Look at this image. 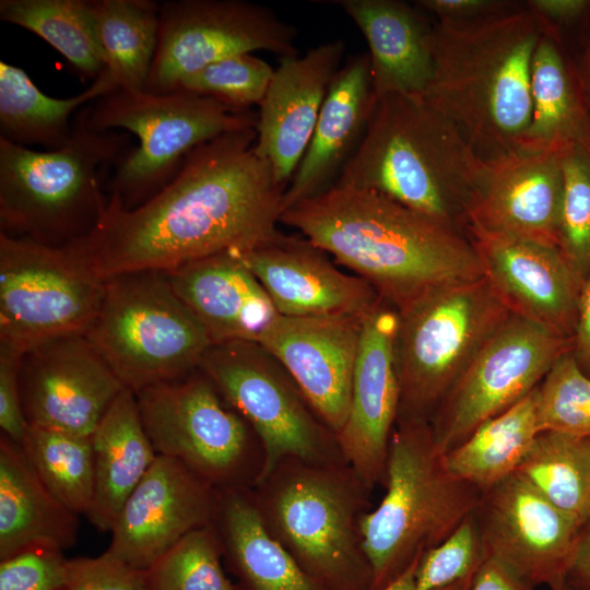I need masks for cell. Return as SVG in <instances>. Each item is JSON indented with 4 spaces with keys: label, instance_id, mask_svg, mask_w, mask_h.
<instances>
[{
    "label": "cell",
    "instance_id": "obj_1",
    "mask_svg": "<svg viewBox=\"0 0 590 590\" xmlns=\"http://www.w3.org/2000/svg\"><path fill=\"white\" fill-rule=\"evenodd\" d=\"M256 127L196 148L175 178L134 209L108 200L96 228L73 248L101 280L167 272L279 233L285 187L255 151Z\"/></svg>",
    "mask_w": 590,
    "mask_h": 590
},
{
    "label": "cell",
    "instance_id": "obj_2",
    "mask_svg": "<svg viewBox=\"0 0 590 590\" xmlns=\"http://www.w3.org/2000/svg\"><path fill=\"white\" fill-rule=\"evenodd\" d=\"M280 222L365 280L396 310L434 288L483 278L472 241L460 229L370 190L334 185L284 210Z\"/></svg>",
    "mask_w": 590,
    "mask_h": 590
},
{
    "label": "cell",
    "instance_id": "obj_3",
    "mask_svg": "<svg viewBox=\"0 0 590 590\" xmlns=\"http://www.w3.org/2000/svg\"><path fill=\"white\" fill-rule=\"evenodd\" d=\"M542 22L526 4L434 23V73L422 96L486 164L519 151L531 117V64Z\"/></svg>",
    "mask_w": 590,
    "mask_h": 590
},
{
    "label": "cell",
    "instance_id": "obj_4",
    "mask_svg": "<svg viewBox=\"0 0 590 590\" xmlns=\"http://www.w3.org/2000/svg\"><path fill=\"white\" fill-rule=\"evenodd\" d=\"M486 174L487 164L422 96L387 94L376 97L334 185L377 192L460 229Z\"/></svg>",
    "mask_w": 590,
    "mask_h": 590
},
{
    "label": "cell",
    "instance_id": "obj_5",
    "mask_svg": "<svg viewBox=\"0 0 590 590\" xmlns=\"http://www.w3.org/2000/svg\"><path fill=\"white\" fill-rule=\"evenodd\" d=\"M253 495L270 534L326 590H370L361 520L370 489L346 463L281 461Z\"/></svg>",
    "mask_w": 590,
    "mask_h": 590
},
{
    "label": "cell",
    "instance_id": "obj_6",
    "mask_svg": "<svg viewBox=\"0 0 590 590\" xmlns=\"http://www.w3.org/2000/svg\"><path fill=\"white\" fill-rule=\"evenodd\" d=\"M386 493L361 520L370 590L402 575L445 541L477 507L482 492L453 474L429 421H398L386 467Z\"/></svg>",
    "mask_w": 590,
    "mask_h": 590
},
{
    "label": "cell",
    "instance_id": "obj_7",
    "mask_svg": "<svg viewBox=\"0 0 590 590\" xmlns=\"http://www.w3.org/2000/svg\"><path fill=\"white\" fill-rule=\"evenodd\" d=\"M130 148L128 134L90 128L83 108L59 149L34 150L0 138V233L55 247L87 237L108 204L98 172Z\"/></svg>",
    "mask_w": 590,
    "mask_h": 590
},
{
    "label": "cell",
    "instance_id": "obj_8",
    "mask_svg": "<svg viewBox=\"0 0 590 590\" xmlns=\"http://www.w3.org/2000/svg\"><path fill=\"white\" fill-rule=\"evenodd\" d=\"M83 111L90 128L125 129L139 140L116 163L109 182V199L127 210L143 204L169 184L202 143L257 123L253 110H234L185 90L154 95L117 88L84 106Z\"/></svg>",
    "mask_w": 590,
    "mask_h": 590
},
{
    "label": "cell",
    "instance_id": "obj_9",
    "mask_svg": "<svg viewBox=\"0 0 590 590\" xmlns=\"http://www.w3.org/2000/svg\"><path fill=\"white\" fill-rule=\"evenodd\" d=\"M84 335L134 393L199 369L212 345L201 322L158 271L106 280L101 308Z\"/></svg>",
    "mask_w": 590,
    "mask_h": 590
},
{
    "label": "cell",
    "instance_id": "obj_10",
    "mask_svg": "<svg viewBox=\"0 0 590 590\" xmlns=\"http://www.w3.org/2000/svg\"><path fill=\"white\" fill-rule=\"evenodd\" d=\"M398 312V421H430L458 378L510 312L488 282L434 288Z\"/></svg>",
    "mask_w": 590,
    "mask_h": 590
},
{
    "label": "cell",
    "instance_id": "obj_11",
    "mask_svg": "<svg viewBox=\"0 0 590 590\" xmlns=\"http://www.w3.org/2000/svg\"><path fill=\"white\" fill-rule=\"evenodd\" d=\"M135 397L157 455L180 461L216 491L257 485L263 467L260 440L200 369Z\"/></svg>",
    "mask_w": 590,
    "mask_h": 590
},
{
    "label": "cell",
    "instance_id": "obj_12",
    "mask_svg": "<svg viewBox=\"0 0 590 590\" xmlns=\"http://www.w3.org/2000/svg\"><path fill=\"white\" fill-rule=\"evenodd\" d=\"M199 369L260 440L263 467L258 483L287 458L345 463L335 433L283 365L258 342L211 345Z\"/></svg>",
    "mask_w": 590,
    "mask_h": 590
},
{
    "label": "cell",
    "instance_id": "obj_13",
    "mask_svg": "<svg viewBox=\"0 0 590 590\" xmlns=\"http://www.w3.org/2000/svg\"><path fill=\"white\" fill-rule=\"evenodd\" d=\"M105 281L72 245L55 247L0 233V344L26 353L49 340L84 335Z\"/></svg>",
    "mask_w": 590,
    "mask_h": 590
},
{
    "label": "cell",
    "instance_id": "obj_14",
    "mask_svg": "<svg viewBox=\"0 0 590 590\" xmlns=\"http://www.w3.org/2000/svg\"><path fill=\"white\" fill-rule=\"evenodd\" d=\"M569 351L571 338L510 314L432 415L440 451L446 455L481 424L522 400Z\"/></svg>",
    "mask_w": 590,
    "mask_h": 590
},
{
    "label": "cell",
    "instance_id": "obj_15",
    "mask_svg": "<svg viewBox=\"0 0 590 590\" xmlns=\"http://www.w3.org/2000/svg\"><path fill=\"white\" fill-rule=\"evenodd\" d=\"M296 30L268 7L243 0L160 3V33L144 92L164 95L220 59L264 50L297 55Z\"/></svg>",
    "mask_w": 590,
    "mask_h": 590
},
{
    "label": "cell",
    "instance_id": "obj_16",
    "mask_svg": "<svg viewBox=\"0 0 590 590\" xmlns=\"http://www.w3.org/2000/svg\"><path fill=\"white\" fill-rule=\"evenodd\" d=\"M474 517L487 557L538 590L566 582L585 526L523 476L515 472L484 492Z\"/></svg>",
    "mask_w": 590,
    "mask_h": 590
},
{
    "label": "cell",
    "instance_id": "obj_17",
    "mask_svg": "<svg viewBox=\"0 0 590 590\" xmlns=\"http://www.w3.org/2000/svg\"><path fill=\"white\" fill-rule=\"evenodd\" d=\"M123 389L85 335L56 338L24 354L21 397L31 425L91 437Z\"/></svg>",
    "mask_w": 590,
    "mask_h": 590
},
{
    "label": "cell",
    "instance_id": "obj_18",
    "mask_svg": "<svg viewBox=\"0 0 590 590\" xmlns=\"http://www.w3.org/2000/svg\"><path fill=\"white\" fill-rule=\"evenodd\" d=\"M397 310L385 302L363 320L347 418L337 434L345 463L373 491L385 483L400 401L394 361Z\"/></svg>",
    "mask_w": 590,
    "mask_h": 590
},
{
    "label": "cell",
    "instance_id": "obj_19",
    "mask_svg": "<svg viewBox=\"0 0 590 590\" xmlns=\"http://www.w3.org/2000/svg\"><path fill=\"white\" fill-rule=\"evenodd\" d=\"M216 492L180 461L157 455L123 504L105 552L148 570L186 534L211 523Z\"/></svg>",
    "mask_w": 590,
    "mask_h": 590
},
{
    "label": "cell",
    "instance_id": "obj_20",
    "mask_svg": "<svg viewBox=\"0 0 590 590\" xmlns=\"http://www.w3.org/2000/svg\"><path fill=\"white\" fill-rule=\"evenodd\" d=\"M483 278L511 315L571 338L583 281L559 249L468 228Z\"/></svg>",
    "mask_w": 590,
    "mask_h": 590
},
{
    "label": "cell",
    "instance_id": "obj_21",
    "mask_svg": "<svg viewBox=\"0 0 590 590\" xmlns=\"http://www.w3.org/2000/svg\"><path fill=\"white\" fill-rule=\"evenodd\" d=\"M364 318L278 314L257 341L283 365L335 435L350 410Z\"/></svg>",
    "mask_w": 590,
    "mask_h": 590
},
{
    "label": "cell",
    "instance_id": "obj_22",
    "mask_svg": "<svg viewBox=\"0 0 590 590\" xmlns=\"http://www.w3.org/2000/svg\"><path fill=\"white\" fill-rule=\"evenodd\" d=\"M237 253L282 316L364 317L384 302L365 280L341 271L304 236L279 232Z\"/></svg>",
    "mask_w": 590,
    "mask_h": 590
},
{
    "label": "cell",
    "instance_id": "obj_23",
    "mask_svg": "<svg viewBox=\"0 0 590 590\" xmlns=\"http://www.w3.org/2000/svg\"><path fill=\"white\" fill-rule=\"evenodd\" d=\"M344 51V42L337 39L303 56L282 57L259 105L255 151L285 188L308 148Z\"/></svg>",
    "mask_w": 590,
    "mask_h": 590
},
{
    "label": "cell",
    "instance_id": "obj_24",
    "mask_svg": "<svg viewBox=\"0 0 590 590\" xmlns=\"http://www.w3.org/2000/svg\"><path fill=\"white\" fill-rule=\"evenodd\" d=\"M562 199L560 153L517 151L487 164L467 227L557 247Z\"/></svg>",
    "mask_w": 590,
    "mask_h": 590
},
{
    "label": "cell",
    "instance_id": "obj_25",
    "mask_svg": "<svg viewBox=\"0 0 590 590\" xmlns=\"http://www.w3.org/2000/svg\"><path fill=\"white\" fill-rule=\"evenodd\" d=\"M375 103L368 54L350 57L329 86L308 148L285 189L283 211L335 184L365 134Z\"/></svg>",
    "mask_w": 590,
    "mask_h": 590
},
{
    "label": "cell",
    "instance_id": "obj_26",
    "mask_svg": "<svg viewBox=\"0 0 590 590\" xmlns=\"http://www.w3.org/2000/svg\"><path fill=\"white\" fill-rule=\"evenodd\" d=\"M206 331L212 345L257 342L278 315L263 286L235 251L164 272Z\"/></svg>",
    "mask_w": 590,
    "mask_h": 590
},
{
    "label": "cell",
    "instance_id": "obj_27",
    "mask_svg": "<svg viewBox=\"0 0 590 590\" xmlns=\"http://www.w3.org/2000/svg\"><path fill=\"white\" fill-rule=\"evenodd\" d=\"M368 45L376 97L423 96L434 73V24L397 0H335Z\"/></svg>",
    "mask_w": 590,
    "mask_h": 590
},
{
    "label": "cell",
    "instance_id": "obj_28",
    "mask_svg": "<svg viewBox=\"0 0 590 590\" xmlns=\"http://www.w3.org/2000/svg\"><path fill=\"white\" fill-rule=\"evenodd\" d=\"M211 524L237 590H326L270 534L252 488L217 491Z\"/></svg>",
    "mask_w": 590,
    "mask_h": 590
},
{
    "label": "cell",
    "instance_id": "obj_29",
    "mask_svg": "<svg viewBox=\"0 0 590 590\" xmlns=\"http://www.w3.org/2000/svg\"><path fill=\"white\" fill-rule=\"evenodd\" d=\"M79 515L45 486L20 444L0 436V560L43 546L63 551L78 536Z\"/></svg>",
    "mask_w": 590,
    "mask_h": 590
},
{
    "label": "cell",
    "instance_id": "obj_30",
    "mask_svg": "<svg viewBox=\"0 0 590 590\" xmlns=\"http://www.w3.org/2000/svg\"><path fill=\"white\" fill-rule=\"evenodd\" d=\"M531 117L519 151H590V116L562 35L544 31L531 64Z\"/></svg>",
    "mask_w": 590,
    "mask_h": 590
},
{
    "label": "cell",
    "instance_id": "obj_31",
    "mask_svg": "<svg viewBox=\"0 0 590 590\" xmlns=\"http://www.w3.org/2000/svg\"><path fill=\"white\" fill-rule=\"evenodd\" d=\"M94 494L86 517L102 532H110L133 489L157 453L143 426L135 393L123 389L91 435Z\"/></svg>",
    "mask_w": 590,
    "mask_h": 590
},
{
    "label": "cell",
    "instance_id": "obj_32",
    "mask_svg": "<svg viewBox=\"0 0 590 590\" xmlns=\"http://www.w3.org/2000/svg\"><path fill=\"white\" fill-rule=\"evenodd\" d=\"M115 90L104 70L82 93L55 98L44 94L23 69L0 61V138L25 148L59 149L71 135L73 114Z\"/></svg>",
    "mask_w": 590,
    "mask_h": 590
},
{
    "label": "cell",
    "instance_id": "obj_33",
    "mask_svg": "<svg viewBox=\"0 0 590 590\" xmlns=\"http://www.w3.org/2000/svg\"><path fill=\"white\" fill-rule=\"evenodd\" d=\"M540 433L536 387L447 452L446 464L484 493L517 471Z\"/></svg>",
    "mask_w": 590,
    "mask_h": 590
},
{
    "label": "cell",
    "instance_id": "obj_34",
    "mask_svg": "<svg viewBox=\"0 0 590 590\" xmlns=\"http://www.w3.org/2000/svg\"><path fill=\"white\" fill-rule=\"evenodd\" d=\"M0 19L44 39L82 80L106 69L94 0H0Z\"/></svg>",
    "mask_w": 590,
    "mask_h": 590
},
{
    "label": "cell",
    "instance_id": "obj_35",
    "mask_svg": "<svg viewBox=\"0 0 590 590\" xmlns=\"http://www.w3.org/2000/svg\"><path fill=\"white\" fill-rule=\"evenodd\" d=\"M106 54L105 72L117 88L144 91L160 33V3L152 0H94Z\"/></svg>",
    "mask_w": 590,
    "mask_h": 590
},
{
    "label": "cell",
    "instance_id": "obj_36",
    "mask_svg": "<svg viewBox=\"0 0 590 590\" xmlns=\"http://www.w3.org/2000/svg\"><path fill=\"white\" fill-rule=\"evenodd\" d=\"M516 472L580 524L590 521V436L542 432Z\"/></svg>",
    "mask_w": 590,
    "mask_h": 590
},
{
    "label": "cell",
    "instance_id": "obj_37",
    "mask_svg": "<svg viewBox=\"0 0 590 590\" xmlns=\"http://www.w3.org/2000/svg\"><path fill=\"white\" fill-rule=\"evenodd\" d=\"M20 445L50 493L73 512L86 515L94 494L91 437L28 424Z\"/></svg>",
    "mask_w": 590,
    "mask_h": 590
},
{
    "label": "cell",
    "instance_id": "obj_38",
    "mask_svg": "<svg viewBox=\"0 0 590 590\" xmlns=\"http://www.w3.org/2000/svg\"><path fill=\"white\" fill-rule=\"evenodd\" d=\"M213 526L198 528L165 552L148 570L149 590H237L222 566Z\"/></svg>",
    "mask_w": 590,
    "mask_h": 590
},
{
    "label": "cell",
    "instance_id": "obj_39",
    "mask_svg": "<svg viewBox=\"0 0 590 590\" xmlns=\"http://www.w3.org/2000/svg\"><path fill=\"white\" fill-rule=\"evenodd\" d=\"M540 432L590 436V377L570 351L563 354L538 386Z\"/></svg>",
    "mask_w": 590,
    "mask_h": 590
},
{
    "label": "cell",
    "instance_id": "obj_40",
    "mask_svg": "<svg viewBox=\"0 0 590 590\" xmlns=\"http://www.w3.org/2000/svg\"><path fill=\"white\" fill-rule=\"evenodd\" d=\"M563 199L557 248L585 282L590 275V151L560 153Z\"/></svg>",
    "mask_w": 590,
    "mask_h": 590
},
{
    "label": "cell",
    "instance_id": "obj_41",
    "mask_svg": "<svg viewBox=\"0 0 590 590\" xmlns=\"http://www.w3.org/2000/svg\"><path fill=\"white\" fill-rule=\"evenodd\" d=\"M274 69L252 54H239L210 63L186 78L178 90L211 97L227 107L248 111L263 99Z\"/></svg>",
    "mask_w": 590,
    "mask_h": 590
},
{
    "label": "cell",
    "instance_id": "obj_42",
    "mask_svg": "<svg viewBox=\"0 0 590 590\" xmlns=\"http://www.w3.org/2000/svg\"><path fill=\"white\" fill-rule=\"evenodd\" d=\"M486 558L473 512L445 541L422 556L416 570V589L471 586Z\"/></svg>",
    "mask_w": 590,
    "mask_h": 590
},
{
    "label": "cell",
    "instance_id": "obj_43",
    "mask_svg": "<svg viewBox=\"0 0 590 590\" xmlns=\"http://www.w3.org/2000/svg\"><path fill=\"white\" fill-rule=\"evenodd\" d=\"M68 564L60 550H25L0 560V590H61Z\"/></svg>",
    "mask_w": 590,
    "mask_h": 590
},
{
    "label": "cell",
    "instance_id": "obj_44",
    "mask_svg": "<svg viewBox=\"0 0 590 590\" xmlns=\"http://www.w3.org/2000/svg\"><path fill=\"white\" fill-rule=\"evenodd\" d=\"M61 590H149L146 570L129 566L104 552L97 557L69 559Z\"/></svg>",
    "mask_w": 590,
    "mask_h": 590
},
{
    "label": "cell",
    "instance_id": "obj_45",
    "mask_svg": "<svg viewBox=\"0 0 590 590\" xmlns=\"http://www.w3.org/2000/svg\"><path fill=\"white\" fill-rule=\"evenodd\" d=\"M24 353L0 344V427L1 434L21 444L28 423L21 397V367Z\"/></svg>",
    "mask_w": 590,
    "mask_h": 590
},
{
    "label": "cell",
    "instance_id": "obj_46",
    "mask_svg": "<svg viewBox=\"0 0 590 590\" xmlns=\"http://www.w3.org/2000/svg\"><path fill=\"white\" fill-rule=\"evenodd\" d=\"M416 3L437 16L438 21L451 22L481 20L518 5L505 0H421Z\"/></svg>",
    "mask_w": 590,
    "mask_h": 590
},
{
    "label": "cell",
    "instance_id": "obj_47",
    "mask_svg": "<svg viewBox=\"0 0 590 590\" xmlns=\"http://www.w3.org/2000/svg\"><path fill=\"white\" fill-rule=\"evenodd\" d=\"M524 4L542 22L544 31L558 34L582 23L590 13V0H529Z\"/></svg>",
    "mask_w": 590,
    "mask_h": 590
},
{
    "label": "cell",
    "instance_id": "obj_48",
    "mask_svg": "<svg viewBox=\"0 0 590 590\" xmlns=\"http://www.w3.org/2000/svg\"><path fill=\"white\" fill-rule=\"evenodd\" d=\"M570 353L580 369L590 377V275L580 291Z\"/></svg>",
    "mask_w": 590,
    "mask_h": 590
},
{
    "label": "cell",
    "instance_id": "obj_49",
    "mask_svg": "<svg viewBox=\"0 0 590 590\" xmlns=\"http://www.w3.org/2000/svg\"><path fill=\"white\" fill-rule=\"evenodd\" d=\"M471 590H538L518 577L504 565L487 557L477 571Z\"/></svg>",
    "mask_w": 590,
    "mask_h": 590
},
{
    "label": "cell",
    "instance_id": "obj_50",
    "mask_svg": "<svg viewBox=\"0 0 590 590\" xmlns=\"http://www.w3.org/2000/svg\"><path fill=\"white\" fill-rule=\"evenodd\" d=\"M581 24L578 48L570 57L590 116V13Z\"/></svg>",
    "mask_w": 590,
    "mask_h": 590
},
{
    "label": "cell",
    "instance_id": "obj_51",
    "mask_svg": "<svg viewBox=\"0 0 590 590\" xmlns=\"http://www.w3.org/2000/svg\"><path fill=\"white\" fill-rule=\"evenodd\" d=\"M566 583L575 590H590V521L582 530Z\"/></svg>",
    "mask_w": 590,
    "mask_h": 590
},
{
    "label": "cell",
    "instance_id": "obj_52",
    "mask_svg": "<svg viewBox=\"0 0 590 590\" xmlns=\"http://www.w3.org/2000/svg\"><path fill=\"white\" fill-rule=\"evenodd\" d=\"M422 558V557H421ZM421 558L416 559L402 575L396 580L378 590H417L416 589V570ZM472 586H459L444 590H471Z\"/></svg>",
    "mask_w": 590,
    "mask_h": 590
},
{
    "label": "cell",
    "instance_id": "obj_53",
    "mask_svg": "<svg viewBox=\"0 0 590 590\" xmlns=\"http://www.w3.org/2000/svg\"><path fill=\"white\" fill-rule=\"evenodd\" d=\"M545 590H575L573 589L571 587H569L566 582L560 585L559 587L555 588V589H545Z\"/></svg>",
    "mask_w": 590,
    "mask_h": 590
}]
</instances>
